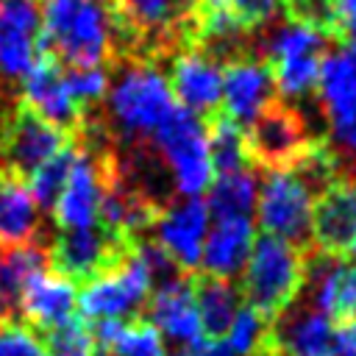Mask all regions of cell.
Returning a JSON list of instances; mask_svg holds the SVG:
<instances>
[{
	"instance_id": "cell-29",
	"label": "cell",
	"mask_w": 356,
	"mask_h": 356,
	"mask_svg": "<svg viewBox=\"0 0 356 356\" xmlns=\"http://www.w3.org/2000/svg\"><path fill=\"white\" fill-rule=\"evenodd\" d=\"M103 353L108 356H164V337L142 314L128 317L120 323L114 339L106 345Z\"/></svg>"
},
{
	"instance_id": "cell-9",
	"label": "cell",
	"mask_w": 356,
	"mask_h": 356,
	"mask_svg": "<svg viewBox=\"0 0 356 356\" xmlns=\"http://www.w3.org/2000/svg\"><path fill=\"white\" fill-rule=\"evenodd\" d=\"M312 209L314 195L289 172L270 170L259 192V225L300 250L312 248Z\"/></svg>"
},
{
	"instance_id": "cell-20",
	"label": "cell",
	"mask_w": 356,
	"mask_h": 356,
	"mask_svg": "<svg viewBox=\"0 0 356 356\" xmlns=\"http://www.w3.org/2000/svg\"><path fill=\"white\" fill-rule=\"evenodd\" d=\"M253 239H256V234H253L250 217L214 220V228L203 239V253H200L203 273L234 278L245 267Z\"/></svg>"
},
{
	"instance_id": "cell-41",
	"label": "cell",
	"mask_w": 356,
	"mask_h": 356,
	"mask_svg": "<svg viewBox=\"0 0 356 356\" xmlns=\"http://www.w3.org/2000/svg\"><path fill=\"white\" fill-rule=\"evenodd\" d=\"M334 356H342V353H334Z\"/></svg>"
},
{
	"instance_id": "cell-32",
	"label": "cell",
	"mask_w": 356,
	"mask_h": 356,
	"mask_svg": "<svg viewBox=\"0 0 356 356\" xmlns=\"http://www.w3.org/2000/svg\"><path fill=\"white\" fill-rule=\"evenodd\" d=\"M0 356H50L42 337L22 320L0 323Z\"/></svg>"
},
{
	"instance_id": "cell-40",
	"label": "cell",
	"mask_w": 356,
	"mask_h": 356,
	"mask_svg": "<svg viewBox=\"0 0 356 356\" xmlns=\"http://www.w3.org/2000/svg\"><path fill=\"white\" fill-rule=\"evenodd\" d=\"M92 356H108V353H103V350H95V353H92Z\"/></svg>"
},
{
	"instance_id": "cell-38",
	"label": "cell",
	"mask_w": 356,
	"mask_h": 356,
	"mask_svg": "<svg viewBox=\"0 0 356 356\" xmlns=\"http://www.w3.org/2000/svg\"><path fill=\"white\" fill-rule=\"evenodd\" d=\"M342 42L348 44V58H350V64H353V70H356V36H345Z\"/></svg>"
},
{
	"instance_id": "cell-42",
	"label": "cell",
	"mask_w": 356,
	"mask_h": 356,
	"mask_svg": "<svg viewBox=\"0 0 356 356\" xmlns=\"http://www.w3.org/2000/svg\"><path fill=\"white\" fill-rule=\"evenodd\" d=\"M186 3H195V0H186Z\"/></svg>"
},
{
	"instance_id": "cell-19",
	"label": "cell",
	"mask_w": 356,
	"mask_h": 356,
	"mask_svg": "<svg viewBox=\"0 0 356 356\" xmlns=\"http://www.w3.org/2000/svg\"><path fill=\"white\" fill-rule=\"evenodd\" d=\"M42 245V214L28 184L0 170V248Z\"/></svg>"
},
{
	"instance_id": "cell-24",
	"label": "cell",
	"mask_w": 356,
	"mask_h": 356,
	"mask_svg": "<svg viewBox=\"0 0 356 356\" xmlns=\"http://www.w3.org/2000/svg\"><path fill=\"white\" fill-rule=\"evenodd\" d=\"M206 139H209L211 170H217V175L250 167L248 145H245V131L228 114L217 111V114L206 117Z\"/></svg>"
},
{
	"instance_id": "cell-30",
	"label": "cell",
	"mask_w": 356,
	"mask_h": 356,
	"mask_svg": "<svg viewBox=\"0 0 356 356\" xmlns=\"http://www.w3.org/2000/svg\"><path fill=\"white\" fill-rule=\"evenodd\" d=\"M39 337H44L42 342H44L50 356H92L97 348L92 339L89 323L83 317H75V314L70 320H64L61 325L39 334Z\"/></svg>"
},
{
	"instance_id": "cell-26",
	"label": "cell",
	"mask_w": 356,
	"mask_h": 356,
	"mask_svg": "<svg viewBox=\"0 0 356 356\" xmlns=\"http://www.w3.org/2000/svg\"><path fill=\"white\" fill-rule=\"evenodd\" d=\"M320 58L323 56H314V53H298V56H284V58L267 64L270 72H273L275 92L281 97H289V100L312 95L314 86H317Z\"/></svg>"
},
{
	"instance_id": "cell-28",
	"label": "cell",
	"mask_w": 356,
	"mask_h": 356,
	"mask_svg": "<svg viewBox=\"0 0 356 356\" xmlns=\"http://www.w3.org/2000/svg\"><path fill=\"white\" fill-rule=\"evenodd\" d=\"M75 161V139H70V145H64L56 156H50L44 164H39L31 178H28V189L36 200L39 209L50 211L56 197L61 195L64 184H67V175H70V167Z\"/></svg>"
},
{
	"instance_id": "cell-11",
	"label": "cell",
	"mask_w": 356,
	"mask_h": 356,
	"mask_svg": "<svg viewBox=\"0 0 356 356\" xmlns=\"http://www.w3.org/2000/svg\"><path fill=\"white\" fill-rule=\"evenodd\" d=\"M337 325L312 303L295 298L270 320L264 356H334Z\"/></svg>"
},
{
	"instance_id": "cell-31",
	"label": "cell",
	"mask_w": 356,
	"mask_h": 356,
	"mask_svg": "<svg viewBox=\"0 0 356 356\" xmlns=\"http://www.w3.org/2000/svg\"><path fill=\"white\" fill-rule=\"evenodd\" d=\"M61 75H64L70 97L75 100V106L83 114H89L100 106V100L108 92V81H111L103 67H67V70H61Z\"/></svg>"
},
{
	"instance_id": "cell-6",
	"label": "cell",
	"mask_w": 356,
	"mask_h": 356,
	"mask_svg": "<svg viewBox=\"0 0 356 356\" xmlns=\"http://www.w3.org/2000/svg\"><path fill=\"white\" fill-rule=\"evenodd\" d=\"M317 139L309 131V120L300 108L273 100L245 134L248 159L261 170H292Z\"/></svg>"
},
{
	"instance_id": "cell-22",
	"label": "cell",
	"mask_w": 356,
	"mask_h": 356,
	"mask_svg": "<svg viewBox=\"0 0 356 356\" xmlns=\"http://www.w3.org/2000/svg\"><path fill=\"white\" fill-rule=\"evenodd\" d=\"M50 264L44 245H11L0 248V323L19 320V303L28 281L44 273Z\"/></svg>"
},
{
	"instance_id": "cell-7",
	"label": "cell",
	"mask_w": 356,
	"mask_h": 356,
	"mask_svg": "<svg viewBox=\"0 0 356 356\" xmlns=\"http://www.w3.org/2000/svg\"><path fill=\"white\" fill-rule=\"evenodd\" d=\"M70 134L36 117L22 100L0 106V170L17 178H31V172L70 145Z\"/></svg>"
},
{
	"instance_id": "cell-34",
	"label": "cell",
	"mask_w": 356,
	"mask_h": 356,
	"mask_svg": "<svg viewBox=\"0 0 356 356\" xmlns=\"http://www.w3.org/2000/svg\"><path fill=\"white\" fill-rule=\"evenodd\" d=\"M334 320H339V323L356 320V264H348V270L342 275V286H339Z\"/></svg>"
},
{
	"instance_id": "cell-27",
	"label": "cell",
	"mask_w": 356,
	"mask_h": 356,
	"mask_svg": "<svg viewBox=\"0 0 356 356\" xmlns=\"http://www.w3.org/2000/svg\"><path fill=\"white\" fill-rule=\"evenodd\" d=\"M267 334H270V320L253 306H239L222 337L225 339L222 348L231 356H264Z\"/></svg>"
},
{
	"instance_id": "cell-18",
	"label": "cell",
	"mask_w": 356,
	"mask_h": 356,
	"mask_svg": "<svg viewBox=\"0 0 356 356\" xmlns=\"http://www.w3.org/2000/svg\"><path fill=\"white\" fill-rule=\"evenodd\" d=\"M75 284L58 273H36L19 303V320L28 323L36 334H44L75 314Z\"/></svg>"
},
{
	"instance_id": "cell-8",
	"label": "cell",
	"mask_w": 356,
	"mask_h": 356,
	"mask_svg": "<svg viewBox=\"0 0 356 356\" xmlns=\"http://www.w3.org/2000/svg\"><path fill=\"white\" fill-rule=\"evenodd\" d=\"M131 239L103 228V225H89V228H70L61 231L50 248L47 259L53 273L75 281H92L95 275L117 267L128 253H131Z\"/></svg>"
},
{
	"instance_id": "cell-12",
	"label": "cell",
	"mask_w": 356,
	"mask_h": 356,
	"mask_svg": "<svg viewBox=\"0 0 356 356\" xmlns=\"http://www.w3.org/2000/svg\"><path fill=\"white\" fill-rule=\"evenodd\" d=\"M19 83H22L19 100L36 117H42L44 122L56 125L58 131H64L70 136L81 131L86 114L70 97L67 83H64V75H61V64L50 53H42L36 58V64L31 67V72Z\"/></svg>"
},
{
	"instance_id": "cell-21",
	"label": "cell",
	"mask_w": 356,
	"mask_h": 356,
	"mask_svg": "<svg viewBox=\"0 0 356 356\" xmlns=\"http://www.w3.org/2000/svg\"><path fill=\"white\" fill-rule=\"evenodd\" d=\"M192 298H195L203 337L209 342H220L239 309V286L231 278L200 270V273H192Z\"/></svg>"
},
{
	"instance_id": "cell-17",
	"label": "cell",
	"mask_w": 356,
	"mask_h": 356,
	"mask_svg": "<svg viewBox=\"0 0 356 356\" xmlns=\"http://www.w3.org/2000/svg\"><path fill=\"white\" fill-rule=\"evenodd\" d=\"M356 236V178L334 181L314 197L312 209V248L323 253L348 256Z\"/></svg>"
},
{
	"instance_id": "cell-36",
	"label": "cell",
	"mask_w": 356,
	"mask_h": 356,
	"mask_svg": "<svg viewBox=\"0 0 356 356\" xmlns=\"http://www.w3.org/2000/svg\"><path fill=\"white\" fill-rule=\"evenodd\" d=\"M337 353L356 356V320L339 323V328H337Z\"/></svg>"
},
{
	"instance_id": "cell-5",
	"label": "cell",
	"mask_w": 356,
	"mask_h": 356,
	"mask_svg": "<svg viewBox=\"0 0 356 356\" xmlns=\"http://www.w3.org/2000/svg\"><path fill=\"white\" fill-rule=\"evenodd\" d=\"M150 289L153 284H150L147 267L142 264V259L131 245V253L117 267L83 284L81 295L75 298V312L86 323L139 317L150 298Z\"/></svg>"
},
{
	"instance_id": "cell-37",
	"label": "cell",
	"mask_w": 356,
	"mask_h": 356,
	"mask_svg": "<svg viewBox=\"0 0 356 356\" xmlns=\"http://www.w3.org/2000/svg\"><path fill=\"white\" fill-rule=\"evenodd\" d=\"M181 356H231L220 342H203L197 348H189V350H181Z\"/></svg>"
},
{
	"instance_id": "cell-2",
	"label": "cell",
	"mask_w": 356,
	"mask_h": 356,
	"mask_svg": "<svg viewBox=\"0 0 356 356\" xmlns=\"http://www.w3.org/2000/svg\"><path fill=\"white\" fill-rule=\"evenodd\" d=\"M42 50L67 67L120 58L108 0H42Z\"/></svg>"
},
{
	"instance_id": "cell-10",
	"label": "cell",
	"mask_w": 356,
	"mask_h": 356,
	"mask_svg": "<svg viewBox=\"0 0 356 356\" xmlns=\"http://www.w3.org/2000/svg\"><path fill=\"white\" fill-rule=\"evenodd\" d=\"M42 53V0H0V92L19 83Z\"/></svg>"
},
{
	"instance_id": "cell-15",
	"label": "cell",
	"mask_w": 356,
	"mask_h": 356,
	"mask_svg": "<svg viewBox=\"0 0 356 356\" xmlns=\"http://www.w3.org/2000/svg\"><path fill=\"white\" fill-rule=\"evenodd\" d=\"M142 317L150 320L161 337L172 339L184 350L209 342L203 337L200 317H197L195 298H192V273L178 278V281H170V284L150 289V298L145 303Z\"/></svg>"
},
{
	"instance_id": "cell-4",
	"label": "cell",
	"mask_w": 356,
	"mask_h": 356,
	"mask_svg": "<svg viewBox=\"0 0 356 356\" xmlns=\"http://www.w3.org/2000/svg\"><path fill=\"white\" fill-rule=\"evenodd\" d=\"M150 142L156 145V156L181 197H200V192L209 189L214 170L209 159L206 122L197 114L175 103Z\"/></svg>"
},
{
	"instance_id": "cell-13",
	"label": "cell",
	"mask_w": 356,
	"mask_h": 356,
	"mask_svg": "<svg viewBox=\"0 0 356 356\" xmlns=\"http://www.w3.org/2000/svg\"><path fill=\"white\" fill-rule=\"evenodd\" d=\"M206 231H209V209L200 197L167 203L159 220L153 222V239L186 273H197L200 267Z\"/></svg>"
},
{
	"instance_id": "cell-33",
	"label": "cell",
	"mask_w": 356,
	"mask_h": 356,
	"mask_svg": "<svg viewBox=\"0 0 356 356\" xmlns=\"http://www.w3.org/2000/svg\"><path fill=\"white\" fill-rule=\"evenodd\" d=\"M222 3L250 33H256L284 17V0H222Z\"/></svg>"
},
{
	"instance_id": "cell-1",
	"label": "cell",
	"mask_w": 356,
	"mask_h": 356,
	"mask_svg": "<svg viewBox=\"0 0 356 356\" xmlns=\"http://www.w3.org/2000/svg\"><path fill=\"white\" fill-rule=\"evenodd\" d=\"M172 106L175 100L164 72L153 61L125 58L120 61L117 78L108 81L106 120L97 122L117 150L145 147Z\"/></svg>"
},
{
	"instance_id": "cell-23",
	"label": "cell",
	"mask_w": 356,
	"mask_h": 356,
	"mask_svg": "<svg viewBox=\"0 0 356 356\" xmlns=\"http://www.w3.org/2000/svg\"><path fill=\"white\" fill-rule=\"evenodd\" d=\"M314 89L320 92V106H323L328 125L348 122L356 117V70L348 53L331 50L320 58Z\"/></svg>"
},
{
	"instance_id": "cell-25",
	"label": "cell",
	"mask_w": 356,
	"mask_h": 356,
	"mask_svg": "<svg viewBox=\"0 0 356 356\" xmlns=\"http://www.w3.org/2000/svg\"><path fill=\"white\" fill-rule=\"evenodd\" d=\"M253 203H256V175H253L250 167L217 175V181L209 184L206 209L214 220L250 217Z\"/></svg>"
},
{
	"instance_id": "cell-39",
	"label": "cell",
	"mask_w": 356,
	"mask_h": 356,
	"mask_svg": "<svg viewBox=\"0 0 356 356\" xmlns=\"http://www.w3.org/2000/svg\"><path fill=\"white\" fill-rule=\"evenodd\" d=\"M348 253L356 259V236H353V242H350V248H348Z\"/></svg>"
},
{
	"instance_id": "cell-3",
	"label": "cell",
	"mask_w": 356,
	"mask_h": 356,
	"mask_svg": "<svg viewBox=\"0 0 356 356\" xmlns=\"http://www.w3.org/2000/svg\"><path fill=\"white\" fill-rule=\"evenodd\" d=\"M303 267H306V250L278 236L259 234L242 267L239 292L248 298V306H253L267 320H273L300 295Z\"/></svg>"
},
{
	"instance_id": "cell-35",
	"label": "cell",
	"mask_w": 356,
	"mask_h": 356,
	"mask_svg": "<svg viewBox=\"0 0 356 356\" xmlns=\"http://www.w3.org/2000/svg\"><path fill=\"white\" fill-rule=\"evenodd\" d=\"M334 14H337V28L339 39L356 36V0H331Z\"/></svg>"
},
{
	"instance_id": "cell-14",
	"label": "cell",
	"mask_w": 356,
	"mask_h": 356,
	"mask_svg": "<svg viewBox=\"0 0 356 356\" xmlns=\"http://www.w3.org/2000/svg\"><path fill=\"white\" fill-rule=\"evenodd\" d=\"M167 83L178 97V106L189 108L197 117H211L222 106V67L200 50H175L170 58Z\"/></svg>"
},
{
	"instance_id": "cell-16",
	"label": "cell",
	"mask_w": 356,
	"mask_h": 356,
	"mask_svg": "<svg viewBox=\"0 0 356 356\" xmlns=\"http://www.w3.org/2000/svg\"><path fill=\"white\" fill-rule=\"evenodd\" d=\"M275 100L273 72L264 61L245 56L222 70V106L220 111L228 114L236 125H250L270 103Z\"/></svg>"
}]
</instances>
